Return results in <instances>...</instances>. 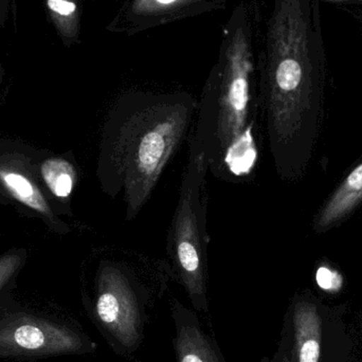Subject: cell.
Here are the masks:
<instances>
[{"instance_id": "6", "label": "cell", "mask_w": 362, "mask_h": 362, "mask_svg": "<svg viewBox=\"0 0 362 362\" xmlns=\"http://www.w3.org/2000/svg\"><path fill=\"white\" fill-rule=\"evenodd\" d=\"M177 362H225L216 342L204 333L197 316L177 300L172 308Z\"/></svg>"}, {"instance_id": "16", "label": "cell", "mask_w": 362, "mask_h": 362, "mask_svg": "<svg viewBox=\"0 0 362 362\" xmlns=\"http://www.w3.org/2000/svg\"><path fill=\"white\" fill-rule=\"evenodd\" d=\"M355 1L358 2L359 4H362V0H355Z\"/></svg>"}, {"instance_id": "11", "label": "cell", "mask_w": 362, "mask_h": 362, "mask_svg": "<svg viewBox=\"0 0 362 362\" xmlns=\"http://www.w3.org/2000/svg\"><path fill=\"white\" fill-rule=\"evenodd\" d=\"M15 341L21 348L35 350L44 346L45 336L37 327L32 325H23L15 332Z\"/></svg>"}, {"instance_id": "7", "label": "cell", "mask_w": 362, "mask_h": 362, "mask_svg": "<svg viewBox=\"0 0 362 362\" xmlns=\"http://www.w3.org/2000/svg\"><path fill=\"white\" fill-rule=\"evenodd\" d=\"M296 362H319L322 342V320L315 303L299 301L293 308Z\"/></svg>"}, {"instance_id": "3", "label": "cell", "mask_w": 362, "mask_h": 362, "mask_svg": "<svg viewBox=\"0 0 362 362\" xmlns=\"http://www.w3.org/2000/svg\"><path fill=\"white\" fill-rule=\"evenodd\" d=\"M252 80L250 48L238 36L223 49L198 102L191 138L204 153L209 172L225 182L246 180L259 161Z\"/></svg>"}, {"instance_id": "4", "label": "cell", "mask_w": 362, "mask_h": 362, "mask_svg": "<svg viewBox=\"0 0 362 362\" xmlns=\"http://www.w3.org/2000/svg\"><path fill=\"white\" fill-rule=\"evenodd\" d=\"M208 172L204 153L189 138V159L169 230L167 251L192 305L202 313L208 312Z\"/></svg>"}, {"instance_id": "8", "label": "cell", "mask_w": 362, "mask_h": 362, "mask_svg": "<svg viewBox=\"0 0 362 362\" xmlns=\"http://www.w3.org/2000/svg\"><path fill=\"white\" fill-rule=\"evenodd\" d=\"M362 202V163L357 165L331 196L316 221L319 231L331 228L350 214Z\"/></svg>"}, {"instance_id": "17", "label": "cell", "mask_w": 362, "mask_h": 362, "mask_svg": "<svg viewBox=\"0 0 362 362\" xmlns=\"http://www.w3.org/2000/svg\"><path fill=\"white\" fill-rule=\"evenodd\" d=\"M361 6H362V4ZM361 16L362 17V8H361Z\"/></svg>"}, {"instance_id": "9", "label": "cell", "mask_w": 362, "mask_h": 362, "mask_svg": "<svg viewBox=\"0 0 362 362\" xmlns=\"http://www.w3.org/2000/svg\"><path fill=\"white\" fill-rule=\"evenodd\" d=\"M0 181L15 199L40 214L52 216V212L40 189L25 175L18 172L0 169Z\"/></svg>"}, {"instance_id": "14", "label": "cell", "mask_w": 362, "mask_h": 362, "mask_svg": "<svg viewBox=\"0 0 362 362\" xmlns=\"http://www.w3.org/2000/svg\"><path fill=\"white\" fill-rule=\"evenodd\" d=\"M49 10L61 17H71L76 13V4L71 0H48Z\"/></svg>"}, {"instance_id": "15", "label": "cell", "mask_w": 362, "mask_h": 362, "mask_svg": "<svg viewBox=\"0 0 362 362\" xmlns=\"http://www.w3.org/2000/svg\"><path fill=\"white\" fill-rule=\"evenodd\" d=\"M281 362H296V357L295 354H293V351H291V355H283L282 359H281Z\"/></svg>"}, {"instance_id": "10", "label": "cell", "mask_w": 362, "mask_h": 362, "mask_svg": "<svg viewBox=\"0 0 362 362\" xmlns=\"http://www.w3.org/2000/svg\"><path fill=\"white\" fill-rule=\"evenodd\" d=\"M42 178L51 193L57 198L69 197L76 183V170L65 159L51 158L42 163Z\"/></svg>"}, {"instance_id": "5", "label": "cell", "mask_w": 362, "mask_h": 362, "mask_svg": "<svg viewBox=\"0 0 362 362\" xmlns=\"http://www.w3.org/2000/svg\"><path fill=\"white\" fill-rule=\"evenodd\" d=\"M141 289L125 264L102 263L98 276L95 314L123 348L135 350L141 339Z\"/></svg>"}, {"instance_id": "13", "label": "cell", "mask_w": 362, "mask_h": 362, "mask_svg": "<svg viewBox=\"0 0 362 362\" xmlns=\"http://www.w3.org/2000/svg\"><path fill=\"white\" fill-rule=\"evenodd\" d=\"M181 1L182 0H140V4H136V6L141 8V10L148 8L150 12H165Z\"/></svg>"}, {"instance_id": "2", "label": "cell", "mask_w": 362, "mask_h": 362, "mask_svg": "<svg viewBox=\"0 0 362 362\" xmlns=\"http://www.w3.org/2000/svg\"><path fill=\"white\" fill-rule=\"evenodd\" d=\"M198 102L185 93H127L110 108L100 144L98 176L115 199L122 194L133 221L156 189L187 136Z\"/></svg>"}, {"instance_id": "12", "label": "cell", "mask_w": 362, "mask_h": 362, "mask_svg": "<svg viewBox=\"0 0 362 362\" xmlns=\"http://www.w3.org/2000/svg\"><path fill=\"white\" fill-rule=\"evenodd\" d=\"M317 283L325 291H337L341 288L342 278L337 272L327 267H320L316 274Z\"/></svg>"}, {"instance_id": "1", "label": "cell", "mask_w": 362, "mask_h": 362, "mask_svg": "<svg viewBox=\"0 0 362 362\" xmlns=\"http://www.w3.org/2000/svg\"><path fill=\"white\" fill-rule=\"evenodd\" d=\"M261 66L259 108L282 178L305 163L325 78L320 0H276Z\"/></svg>"}]
</instances>
